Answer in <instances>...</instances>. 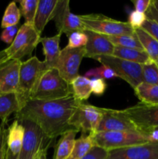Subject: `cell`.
I'll list each match as a JSON object with an SVG mask.
<instances>
[{"label": "cell", "instance_id": "1", "mask_svg": "<svg viewBox=\"0 0 158 159\" xmlns=\"http://www.w3.org/2000/svg\"><path fill=\"white\" fill-rule=\"evenodd\" d=\"M80 101L73 95L57 100L31 99L15 113L19 121L30 120L42 129L49 139L54 140L72 130L70 120L77 110Z\"/></svg>", "mask_w": 158, "mask_h": 159}, {"label": "cell", "instance_id": "2", "mask_svg": "<svg viewBox=\"0 0 158 159\" xmlns=\"http://www.w3.org/2000/svg\"><path fill=\"white\" fill-rule=\"evenodd\" d=\"M46 70L48 68L44 62L39 60L36 56L26 61H22L19 84L15 91L20 110L32 99L42 76Z\"/></svg>", "mask_w": 158, "mask_h": 159}, {"label": "cell", "instance_id": "3", "mask_svg": "<svg viewBox=\"0 0 158 159\" xmlns=\"http://www.w3.org/2000/svg\"><path fill=\"white\" fill-rule=\"evenodd\" d=\"M89 135L94 141V146L108 152L151 141L148 134L138 131H102Z\"/></svg>", "mask_w": 158, "mask_h": 159}, {"label": "cell", "instance_id": "4", "mask_svg": "<svg viewBox=\"0 0 158 159\" xmlns=\"http://www.w3.org/2000/svg\"><path fill=\"white\" fill-rule=\"evenodd\" d=\"M72 95L71 84L60 77L56 68L45 71L42 76L37 90L31 99L35 100H57ZM30 99V100H31Z\"/></svg>", "mask_w": 158, "mask_h": 159}, {"label": "cell", "instance_id": "5", "mask_svg": "<svg viewBox=\"0 0 158 159\" xmlns=\"http://www.w3.org/2000/svg\"><path fill=\"white\" fill-rule=\"evenodd\" d=\"M79 17L85 30L107 37L132 35L134 34V29L127 22L119 21L102 14L80 15Z\"/></svg>", "mask_w": 158, "mask_h": 159}, {"label": "cell", "instance_id": "6", "mask_svg": "<svg viewBox=\"0 0 158 159\" xmlns=\"http://www.w3.org/2000/svg\"><path fill=\"white\" fill-rule=\"evenodd\" d=\"M41 35L33 26L23 23L19 29L13 42L3 50L6 60H20L32 54L40 43Z\"/></svg>", "mask_w": 158, "mask_h": 159}, {"label": "cell", "instance_id": "7", "mask_svg": "<svg viewBox=\"0 0 158 159\" xmlns=\"http://www.w3.org/2000/svg\"><path fill=\"white\" fill-rule=\"evenodd\" d=\"M20 122L24 127V136L19 159H33L40 151L53 145L54 141L49 139L35 123L26 120Z\"/></svg>", "mask_w": 158, "mask_h": 159}, {"label": "cell", "instance_id": "8", "mask_svg": "<svg viewBox=\"0 0 158 159\" xmlns=\"http://www.w3.org/2000/svg\"><path fill=\"white\" fill-rule=\"evenodd\" d=\"M102 65L114 71L118 78L123 79L134 89L143 80L142 65L119 58L115 56H98L94 57Z\"/></svg>", "mask_w": 158, "mask_h": 159}, {"label": "cell", "instance_id": "9", "mask_svg": "<svg viewBox=\"0 0 158 159\" xmlns=\"http://www.w3.org/2000/svg\"><path fill=\"white\" fill-rule=\"evenodd\" d=\"M102 118V108L85 102H80L70 120V124L77 131L88 135L96 133Z\"/></svg>", "mask_w": 158, "mask_h": 159}, {"label": "cell", "instance_id": "10", "mask_svg": "<svg viewBox=\"0 0 158 159\" xmlns=\"http://www.w3.org/2000/svg\"><path fill=\"white\" fill-rule=\"evenodd\" d=\"M122 110L142 133L150 136V134L158 127V105L139 102Z\"/></svg>", "mask_w": 158, "mask_h": 159}, {"label": "cell", "instance_id": "11", "mask_svg": "<svg viewBox=\"0 0 158 159\" xmlns=\"http://www.w3.org/2000/svg\"><path fill=\"white\" fill-rule=\"evenodd\" d=\"M85 57V48H71L68 46L60 51L56 69L60 77L71 84L79 75L81 63Z\"/></svg>", "mask_w": 158, "mask_h": 159}, {"label": "cell", "instance_id": "12", "mask_svg": "<svg viewBox=\"0 0 158 159\" xmlns=\"http://www.w3.org/2000/svg\"><path fill=\"white\" fill-rule=\"evenodd\" d=\"M52 20L59 34H64L68 37L74 32L85 30L79 16L71 12L69 0H58Z\"/></svg>", "mask_w": 158, "mask_h": 159}, {"label": "cell", "instance_id": "13", "mask_svg": "<svg viewBox=\"0 0 158 159\" xmlns=\"http://www.w3.org/2000/svg\"><path fill=\"white\" fill-rule=\"evenodd\" d=\"M102 118L97 132L102 131H138L136 124L129 118L123 110L102 108ZM142 133V132H141Z\"/></svg>", "mask_w": 158, "mask_h": 159}, {"label": "cell", "instance_id": "14", "mask_svg": "<svg viewBox=\"0 0 158 159\" xmlns=\"http://www.w3.org/2000/svg\"><path fill=\"white\" fill-rule=\"evenodd\" d=\"M106 159H158V141L109 151Z\"/></svg>", "mask_w": 158, "mask_h": 159}, {"label": "cell", "instance_id": "15", "mask_svg": "<svg viewBox=\"0 0 158 159\" xmlns=\"http://www.w3.org/2000/svg\"><path fill=\"white\" fill-rule=\"evenodd\" d=\"M22 61L8 60L0 63V95L15 93Z\"/></svg>", "mask_w": 158, "mask_h": 159}, {"label": "cell", "instance_id": "16", "mask_svg": "<svg viewBox=\"0 0 158 159\" xmlns=\"http://www.w3.org/2000/svg\"><path fill=\"white\" fill-rule=\"evenodd\" d=\"M83 32L88 37V43L85 47V57L94 59L98 56L113 55L115 45L108 40L106 36L88 30Z\"/></svg>", "mask_w": 158, "mask_h": 159}, {"label": "cell", "instance_id": "17", "mask_svg": "<svg viewBox=\"0 0 158 159\" xmlns=\"http://www.w3.org/2000/svg\"><path fill=\"white\" fill-rule=\"evenodd\" d=\"M23 136L24 127L18 120H15L7 129L6 159H19L23 146Z\"/></svg>", "mask_w": 158, "mask_h": 159}, {"label": "cell", "instance_id": "18", "mask_svg": "<svg viewBox=\"0 0 158 159\" xmlns=\"http://www.w3.org/2000/svg\"><path fill=\"white\" fill-rule=\"evenodd\" d=\"M61 34L57 33L56 35L50 37H41L40 43L43 45V51L45 59L43 62L48 69L55 68L58 61L60 51V40Z\"/></svg>", "mask_w": 158, "mask_h": 159}, {"label": "cell", "instance_id": "19", "mask_svg": "<svg viewBox=\"0 0 158 159\" xmlns=\"http://www.w3.org/2000/svg\"><path fill=\"white\" fill-rule=\"evenodd\" d=\"M58 0H39L33 27L41 35L45 26L54 17Z\"/></svg>", "mask_w": 158, "mask_h": 159}, {"label": "cell", "instance_id": "20", "mask_svg": "<svg viewBox=\"0 0 158 159\" xmlns=\"http://www.w3.org/2000/svg\"><path fill=\"white\" fill-rule=\"evenodd\" d=\"M78 133L77 130L68 131L60 136L58 142L55 144L53 159H68L71 155L75 142V137Z\"/></svg>", "mask_w": 158, "mask_h": 159}, {"label": "cell", "instance_id": "21", "mask_svg": "<svg viewBox=\"0 0 158 159\" xmlns=\"http://www.w3.org/2000/svg\"><path fill=\"white\" fill-rule=\"evenodd\" d=\"M112 56L139 65H145L153 61L144 51L119 46H115Z\"/></svg>", "mask_w": 158, "mask_h": 159}, {"label": "cell", "instance_id": "22", "mask_svg": "<svg viewBox=\"0 0 158 159\" xmlns=\"http://www.w3.org/2000/svg\"><path fill=\"white\" fill-rule=\"evenodd\" d=\"M134 93L141 103L158 105V85L142 82L134 89Z\"/></svg>", "mask_w": 158, "mask_h": 159}, {"label": "cell", "instance_id": "23", "mask_svg": "<svg viewBox=\"0 0 158 159\" xmlns=\"http://www.w3.org/2000/svg\"><path fill=\"white\" fill-rule=\"evenodd\" d=\"M72 95L80 102H85L91 93V79L85 76L78 75L71 83Z\"/></svg>", "mask_w": 158, "mask_h": 159}, {"label": "cell", "instance_id": "24", "mask_svg": "<svg viewBox=\"0 0 158 159\" xmlns=\"http://www.w3.org/2000/svg\"><path fill=\"white\" fill-rule=\"evenodd\" d=\"M134 33L140 42L144 51L153 61L158 57V42L151 35L141 28L134 30Z\"/></svg>", "mask_w": 158, "mask_h": 159}, {"label": "cell", "instance_id": "25", "mask_svg": "<svg viewBox=\"0 0 158 159\" xmlns=\"http://www.w3.org/2000/svg\"><path fill=\"white\" fill-rule=\"evenodd\" d=\"M20 107L15 93L0 95V119L7 120L12 113L20 111Z\"/></svg>", "mask_w": 158, "mask_h": 159}, {"label": "cell", "instance_id": "26", "mask_svg": "<svg viewBox=\"0 0 158 159\" xmlns=\"http://www.w3.org/2000/svg\"><path fill=\"white\" fill-rule=\"evenodd\" d=\"M94 146V141L90 135H82L80 138L75 140L72 152L68 159L83 158Z\"/></svg>", "mask_w": 158, "mask_h": 159}, {"label": "cell", "instance_id": "27", "mask_svg": "<svg viewBox=\"0 0 158 159\" xmlns=\"http://www.w3.org/2000/svg\"><path fill=\"white\" fill-rule=\"evenodd\" d=\"M20 18H21L20 9L17 6L15 2H12L8 5L5 10L2 19L1 27L5 29L10 26H17Z\"/></svg>", "mask_w": 158, "mask_h": 159}, {"label": "cell", "instance_id": "28", "mask_svg": "<svg viewBox=\"0 0 158 159\" xmlns=\"http://www.w3.org/2000/svg\"><path fill=\"white\" fill-rule=\"evenodd\" d=\"M107 38L115 46L122 47V48H133V49L144 51L135 33L132 35L113 36V37H107Z\"/></svg>", "mask_w": 158, "mask_h": 159}, {"label": "cell", "instance_id": "29", "mask_svg": "<svg viewBox=\"0 0 158 159\" xmlns=\"http://www.w3.org/2000/svg\"><path fill=\"white\" fill-rule=\"evenodd\" d=\"M18 2L20 6L21 15L24 17V23L33 26L39 0H20Z\"/></svg>", "mask_w": 158, "mask_h": 159}, {"label": "cell", "instance_id": "30", "mask_svg": "<svg viewBox=\"0 0 158 159\" xmlns=\"http://www.w3.org/2000/svg\"><path fill=\"white\" fill-rule=\"evenodd\" d=\"M143 82L158 85V66L154 61L142 65Z\"/></svg>", "mask_w": 158, "mask_h": 159}, {"label": "cell", "instance_id": "31", "mask_svg": "<svg viewBox=\"0 0 158 159\" xmlns=\"http://www.w3.org/2000/svg\"><path fill=\"white\" fill-rule=\"evenodd\" d=\"M85 76L87 78L92 77L96 78V79H102L104 80L105 79H114V78L117 77L114 71L108 68V66H105V65H102V66L98 67V68L90 69L89 71L85 73Z\"/></svg>", "mask_w": 158, "mask_h": 159}, {"label": "cell", "instance_id": "32", "mask_svg": "<svg viewBox=\"0 0 158 159\" xmlns=\"http://www.w3.org/2000/svg\"><path fill=\"white\" fill-rule=\"evenodd\" d=\"M88 37L84 32H74L68 37V48H80L86 46Z\"/></svg>", "mask_w": 158, "mask_h": 159}, {"label": "cell", "instance_id": "33", "mask_svg": "<svg viewBox=\"0 0 158 159\" xmlns=\"http://www.w3.org/2000/svg\"><path fill=\"white\" fill-rule=\"evenodd\" d=\"M147 16L145 13L133 10L129 15L127 23L134 30L138 29V28H141V26H143L144 22L147 20Z\"/></svg>", "mask_w": 158, "mask_h": 159}, {"label": "cell", "instance_id": "34", "mask_svg": "<svg viewBox=\"0 0 158 159\" xmlns=\"http://www.w3.org/2000/svg\"><path fill=\"white\" fill-rule=\"evenodd\" d=\"M7 120H2L0 124V159H6L7 135V129L6 128V126L7 124Z\"/></svg>", "mask_w": 158, "mask_h": 159}, {"label": "cell", "instance_id": "35", "mask_svg": "<svg viewBox=\"0 0 158 159\" xmlns=\"http://www.w3.org/2000/svg\"><path fill=\"white\" fill-rule=\"evenodd\" d=\"M91 93L98 96H101L105 93L107 89V83L102 79H96L93 78L91 79Z\"/></svg>", "mask_w": 158, "mask_h": 159}, {"label": "cell", "instance_id": "36", "mask_svg": "<svg viewBox=\"0 0 158 159\" xmlns=\"http://www.w3.org/2000/svg\"><path fill=\"white\" fill-rule=\"evenodd\" d=\"M18 31V26H10V27L5 28L2 32L0 38H1V40L3 42H5L7 44L10 45L13 42Z\"/></svg>", "mask_w": 158, "mask_h": 159}, {"label": "cell", "instance_id": "37", "mask_svg": "<svg viewBox=\"0 0 158 159\" xmlns=\"http://www.w3.org/2000/svg\"><path fill=\"white\" fill-rule=\"evenodd\" d=\"M108 152L98 146H94L90 152L81 159H106Z\"/></svg>", "mask_w": 158, "mask_h": 159}, {"label": "cell", "instance_id": "38", "mask_svg": "<svg viewBox=\"0 0 158 159\" xmlns=\"http://www.w3.org/2000/svg\"><path fill=\"white\" fill-rule=\"evenodd\" d=\"M141 29L148 33L158 42V24L156 22L147 19V20L144 22L143 26H141Z\"/></svg>", "mask_w": 158, "mask_h": 159}, {"label": "cell", "instance_id": "39", "mask_svg": "<svg viewBox=\"0 0 158 159\" xmlns=\"http://www.w3.org/2000/svg\"><path fill=\"white\" fill-rule=\"evenodd\" d=\"M145 14L147 19L153 20L158 24V0H152Z\"/></svg>", "mask_w": 158, "mask_h": 159}, {"label": "cell", "instance_id": "40", "mask_svg": "<svg viewBox=\"0 0 158 159\" xmlns=\"http://www.w3.org/2000/svg\"><path fill=\"white\" fill-rule=\"evenodd\" d=\"M152 0H133V3L134 5L135 10L138 12L145 13L150 7Z\"/></svg>", "mask_w": 158, "mask_h": 159}, {"label": "cell", "instance_id": "41", "mask_svg": "<svg viewBox=\"0 0 158 159\" xmlns=\"http://www.w3.org/2000/svg\"><path fill=\"white\" fill-rule=\"evenodd\" d=\"M47 150H48V148H44V149H43L42 151H40V152H39L38 155H37L33 159H47L46 158Z\"/></svg>", "mask_w": 158, "mask_h": 159}, {"label": "cell", "instance_id": "42", "mask_svg": "<svg viewBox=\"0 0 158 159\" xmlns=\"http://www.w3.org/2000/svg\"><path fill=\"white\" fill-rule=\"evenodd\" d=\"M150 138L151 141H158V127L150 134Z\"/></svg>", "mask_w": 158, "mask_h": 159}, {"label": "cell", "instance_id": "43", "mask_svg": "<svg viewBox=\"0 0 158 159\" xmlns=\"http://www.w3.org/2000/svg\"><path fill=\"white\" fill-rule=\"evenodd\" d=\"M8 61V60H6L4 52H3V51H0V63H2V62L3 61Z\"/></svg>", "mask_w": 158, "mask_h": 159}, {"label": "cell", "instance_id": "44", "mask_svg": "<svg viewBox=\"0 0 158 159\" xmlns=\"http://www.w3.org/2000/svg\"><path fill=\"white\" fill-rule=\"evenodd\" d=\"M154 62L156 64V65H157V66H158V57H156V59L154 61Z\"/></svg>", "mask_w": 158, "mask_h": 159}]
</instances>
